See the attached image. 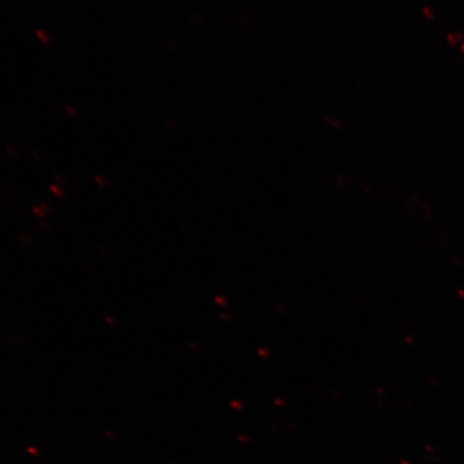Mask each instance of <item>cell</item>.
I'll return each instance as SVG.
<instances>
[]
</instances>
